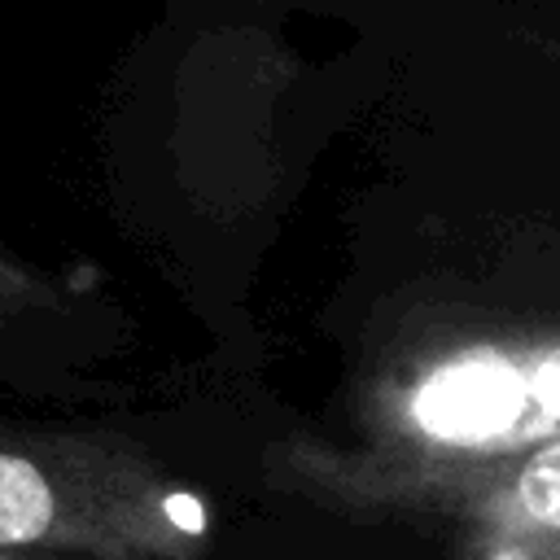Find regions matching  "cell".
<instances>
[{"mask_svg": "<svg viewBox=\"0 0 560 560\" xmlns=\"http://www.w3.org/2000/svg\"><path fill=\"white\" fill-rule=\"evenodd\" d=\"M206 508L179 490H149L140 472H114L70 451H0V547H122L158 551L192 542Z\"/></svg>", "mask_w": 560, "mask_h": 560, "instance_id": "obj_1", "label": "cell"}, {"mask_svg": "<svg viewBox=\"0 0 560 560\" xmlns=\"http://www.w3.org/2000/svg\"><path fill=\"white\" fill-rule=\"evenodd\" d=\"M525 381L512 363L499 359H464L433 372L411 402V416L446 438V442H477L494 438L525 411Z\"/></svg>", "mask_w": 560, "mask_h": 560, "instance_id": "obj_2", "label": "cell"}, {"mask_svg": "<svg viewBox=\"0 0 560 560\" xmlns=\"http://www.w3.org/2000/svg\"><path fill=\"white\" fill-rule=\"evenodd\" d=\"M516 499H521V508H525L534 521L560 529V442L542 446V451L521 468V477H516Z\"/></svg>", "mask_w": 560, "mask_h": 560, "instance_id": "obj_3", "label": "cell"}, {"mask_svg": "<svg viewBox=\"0 0 560 560\" xmlns=\"http://www.w3.org/2000/svg\"><path fill=\"white\" fill-rule=\"evenodd\" d=\"M534 398L542 402L547 416L560 420V350H551V354L538 363V372H534Z\"/></svg>", "mask_w": 560, "mask_h": 560, "instance_id": "obj_4", "label": "cell"}, {"mask_svg": "<svg viewBox=\"0 0 560 560\" xmlns=\"http://www.w3.org/2000/svg\"><path fill=\"white\" fill-rule=\"evenodd\" d=\"M31 293H35L31 276H22V271H13L9 262H0V306H4V302H31Z\"/></svg>", "mask_w": 560, "mask_h": 560, "instance_id": "obj_5", "label": "cell"}]
</instances>
